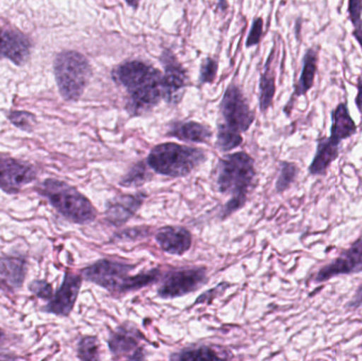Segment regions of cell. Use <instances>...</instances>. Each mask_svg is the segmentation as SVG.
<instances>
[{
    "instance_id": "cell-1",
    "label": "cell",
    "mask_w": 362,
    "mask_h": 361,
    "mask_svg": "<svg viewBox=\"0 0 362 361\" xmlns=\"http://www.w3.org/2000/svg\"><path fill=\"white\" fill-rule=\"evenodd\" d=\"M112 76L129 93L127 108L132 116L148 112L165 99L163 74L144 61L122 64L112 72Z\"/></svg>"
},
{
    "instance_id": "cell-33",
    "label": "cell",
    "mask_w": 362,
    "mask_h": 361,
    "mask_svg": "<svg viewBox=\"0 0 362 361\" xmlns=\"http://www.w3.org/2000/svg\"><path fill=\"white\" fill-rule=\"evenodd\" d=\"M262 34H263V19L257 18V20L253 23L250 32H249L248 40H247L246 44L247 47H252L259 44Z\"/></svg>"
},
{
    "instance_id": "cell-18",
    "label": "cell",
    "mask_w": 362,
    "mask_h": 361,
    "mask_svg": "<svg viewBox=\"0 0 362 361\" xmlns=\"http://www.w3.org/2000/svg\"><path fill=\"white\" fill-rule=\"evenodd\" d=\"M357 133V125L351 116L348 104L340 103L332 112V139L341 143L342 140L349 139Z\"/></svg>"
},
{
    "instance_id": "cell-27",
    "label": "cell",
    "mask_w": 362,
    "mask_h": 361,
    "mask_svg": "<svg viewBox=\"0 0 362 361\" xmlns=\"http://www.w3.org/2000/svg\"><path fill=\"white\" fill-rule=\"evenodd\" d=\"M242 143L243 137L240 134H236L229 129L218 126L216 146L219 150L229 152V150L238 148Z\"/></svg>"
},
{
    "instance_id": "cell-2",
    "label": "cell",
    "mask_w": 362,
    "mask_h": 361,
    "mask_svg": "<svg viewBox=\"0 0 362 361\" xmlns=\"http://www.w3.org/2000/svg\"><path fill=\"white\" fill-rule=\"evenodd\" d=\"M217 190L231 199L223 206L221 218H229L244 207L250 189L255 184V160L245 152L227 155L218 161L216 167Z\"/></svg>"
},
{
    "instance_id": "cell-24",
    "label": "cell",
    "mask_w": 362,
    "mask_h": 361,
    "mask_svg": "<svg viewBox=\"0 0 362 361\" xmlns=\"http://www.w3.org/2000/svg\"><path fill=\"white\" fill-rule=\"evenodd\" d=\"M274 93H276V78L274 74H270L269 68L265 69L259 83V107L262 112H266L274 102Z\"/></svg>"
},
{
    "instance_id": "cell-23",
    "label": "cell",
    "mask_w": 362,
    "mask_h": 361,
    "mask_svg": "<svg viewBox=\"0 0 362 361\" xmlns=\"http://www.w3.org/2000/svg\"><path fill=\"white\" fill-rule=\"evenodd\" d=\"M227 356L219 355L218 352L209 347L187 348L180 353L171 356V360H227Z\"/></svg>"
},
{
    "instance_id": "cell-3",
    "label": "cell",
    "mask_w": 362,
    "mask_h": 361,
    "mask_svg": "<svg viewBox=\"0 0 362 361\" xmlns=\"http://www.w3.org/2000/svg\"><path fill=\"white\" fill-rule=\"evenodd\" d=\"M136 265L102 259L83 271V278L90 283L105 288L110 294L125 295L152 285L161 279L160 269L131 276Z\"/></svg>"
},
{
    "instance_id": "cell-36",
    "label": "cell",
    "mask_w": 362,
    "mask_h": 361,
    "mask_svg": "<svg viewBox=\"0 0 362 361\" xmlns=\"http://www.w3.org/2000/svg\"><path fill=\"white\" fill-rule=\"evenodd\" d=\"M357 93L356 97H355V104H356L357 108H358L359 112L362 114V76L359 78L358 85H357Z\"/></svg>"
},
{
    "instance_id": "cell-34",
    "label": "cell",
    "mask_w": 362,
    "mask_h": 361,
    "mask_svg": "<svg viewBox=\"0 0 362 361\" xmlns=\"http://www.w3.org/2000/svg\"><path fill=\"white\" fill-rule=\"evenodd\" d=\"M146 235H148V228L141 227V228L127 229V230L123 231V232L117 233L115 237L118 241H122V239L129 241V239H142Z\"/></svg>"
},
{
    "instance_id": "cell-12",
    "label": "cell",
    "mask_w": 362,
    "mask_h": 361,
    "mask_svg": "<svg viewBox=\"0 0 362 361\" xmlns=\"http://www.w3.org/2000/svg\"><path fill=\"white\" fill-rule=\"evenodd\" d=\"M83 277L81 276L66 273L63 284L57 290V294L53 295L52 298L49 300L45 312L61 317L69 316L76 305Z\"/></svg>"
},
{
    "instance_id": "cell-16",
    "label": "cell",
    "mask_w": 362,
    "mask_h": 361,
    "mask_svg": "<svg viewBox=\"0 0 362 361\" xmlns=\"http://www.w3.org/2000/svg\"><path fill=\"white\" fill-rule=\"evenodd\" d=\"M155 237L161 249L173 256H182L192 246L191 232L185 227H163L157 231Z\"/></svg>"
},
{
    "instance_id": "cell-38",
    "label": "cell",
    "mask_w": 362,
    "mask_h": 361,
    "mask_svg": "<svg viewBox=\"0 0 362 361\" xmlns=\"http://www.w3.org/2000/svg\"><path fill=\"white\" fill-rule=\"evenodd\" d=\"M129 4V6H132L133 8H137L138 6H139L140 0H125Z\"/></svg>"
},
{
    "instance_id": "cell-21",
    "label": "cell",
    "mask_w": 362,
    "mask_h": 361,
    "mask_svg": "<svg viewBox=\"0 0 362 361\" xmlns=\"http://www.w3.org/2000/svg\"><path fill=\"white\" fill-rule=\"evenodd\" d=\"M318 50L315 48L308 49L303 57V65L299 81L295 86V97L305 95L314 87L315 78L318 69Z\"/></svg>"
},
{
    "instance_id": "cell-29",
    "label": "cell",
    "mask_w": 362,
    "mask_h": 361,
    "mask_svg": "<svg viewBox=\"0 0 362 361\" xmlns=\"http://www.w3.org/2000/svg\"><path fill=\"white\" fill-rule=\"evenodd\" d=\"M217 61L215 59H208L202 61V67H200V83H212L214 81L217 73Z\"/></svg>"
},
{
    "instance_id": "cell-15",
    "label": "cell",
    "mask_w": 362,
    "mask_h": 361,
    "mask_svg": "<svg viewBox=\"0 0 362 361\" xmlns=\"http://www.w3.org/2000/svg\"><path fill=\"white\" fill-rule=\"evenodd\" d=\"M163 63L165 68L163 74L165 100L169 103L176 104L180 100L181 90L185 87L187 74L182 66L170 51L163 52Z\"/></svg>"
},
{
    "instance_id": "cell-30",
    "label": "cell",
    "mask_w": 362,
    "mask_h": 361,
    "mask_svg": "<svg viewBox=\"0 0 362 361\" xmlns=\"http://www.w3.org/2000/svg\"><path fill=\"white\" fill-rule=\"evenodd\" d=\"M29 288L36 297L42 300H50L52 298V286L44 280H35L31 282Z\"/></svg>"
},
{
    "instance_id": "cell-7",
    "label": "cell",
    "mask_w": 362,
    "mask_h": 361,
    "mask_svg": "<svg viewBox=\"0 0 362 361\" xmlns=\"http://www.w3.org/2000/svg\"><path fill=\"white\" fill-rule=\"evenodd\" d=\"M221 110L223 123L218 124V126L234 133H245L255 121V114L250 110L248 102L245 99L242 91L234 85H230L226 90Z\"/></svg>"
},
{
    "instance_id": "cell-28",
    "label": "cell",
    "mask_w": 362,
    "mask_h": 361,
    "mask_svg": "<svg viewBox=\"0 0 362 361\" xmlns=\"http://www.w3.org/2000/svg\"><path fill=\"white\" fill-rule=\"evenodd\" d=\"M8 118L15 126L23 131H31L36 124L35 117L27 112H12Z\"/></svg>"
},
{
    "instance_id": "cell-19",
    "label": "cell",
    "mask_w": 362,
    "mask_h": 361,
    "mask_svg": "<svg viewBox=\"0 0 362 361\" xmlns=\"http://www.w3.org/2000/svg\"><path fill=\"white\" fill-rule=\"evenodd\" d=\"M27 273V261L21 256H4L0 259V276L13 288H21Z\"/></svg>"
},
{
    "instance_id": "cell-20",
    "label": "cell",
    "mask_w": 362,
    "mask_h": 361,
    "mask_svg": "<svg viewBox=\"0 0 362 361\" xmlns=\"http://www.w3.org/2000/svg\"><path fill=\"white\" fill-rule=\"evenodd\" d=\"M168 135L177 138L182 141L194 142V143H204L212 137V131L209 127L200 123L189 121V122H175L170 127Z\"/></svg>"
},
{
    "instance_id": "cell-13",
    "label": "cell",
    "mask_w": 362,
    "mask_h": 361,
    "mask_svg": "<svg viewBox=\"0 0 362 361\" xmlns=\"http://www.w3.org/2000/svg\"><path fill=\"white\" fill-rule=\"evenodd\" d=\"M28 38L18 30L0 23V59H8L16 65H23L30 57Z\"/></svg>"
},
{
    "instance_id": "cell-5",
    "label": "cell",
    "mask_w": 362,
    "mask_h": 361,
    "mask_svg": "<svg viewBox=\"0 0 362 361\" xmlns=\"http://www.w3.org/2000/svg\"><path fill=\"white\" fill-rule=\"evenodd\" d=\"M206 160V153L202 148L168 142L153 148L146 162L155 173L170 177H185Z\"/></svg>"
},
{
    "instance_id": "cell-40",
    "label": "cell",
    "mask_w": 362,
    "mask_h": 361,
    "mask_svg": "<svg viewBox=\"0 0 362 361\" xmlns=\"http://www.w3.org/2000/svg\"><path fill=\"white\" fill-rule=\"evenodd\" d=\"M0 292H1V281H0Z\"/></svg>"
},
{
    "instance_id": "cell-35",
    "label": "cell",
    "mask_w": 362,
    "mask_h": 361,
    "mask_svg": "<svg viewBox=\"0 0 362 361\" xmlns=\"http://www.w3.org/2000/svg\"><path fill=\"white\" fill-rule=\"evenodd\" d=\"M362 305V283L359 285L358 290H357L356 294L353 296V298L349 301L346 304V309H359Z\"/></svg>"
},
{
    "instance_id": "cell-22",
    "label": "cell",
    "mask_w": 362,
    "mask_h": 361,
    "mask_svg": "<svg viewBox=\"0 0 362 361\" xmlns=\"http://www.w3.org/2000/svg\"><path fill=\"white\" fill-rule=\"evenodd\" d=\"M152 179V174L144 162H137L129 170L120 180V186L124 188H138Z\"/></svg>"
},
{
    "instance_id": "cell-14",
    "label": "cell",
    "mask_w": 362,
    "mask_h": 361,
    "mask_svg": "<svg viewBox=\"0 0 362 361\" xmlns=\"http://www.w3.org/2000/svg\"><path fill=\"white\" fill-rule=\"evenodd\" d=\"M146 195L122 194L106 203L105 218L110 224L116 227L127 224L144 205Z\"/></svg>"
},
{
    "instance_id": "cell-25",
    "label": "cell",
    "mask_w": 362,
    "mask_h": 361,
    "mask_svg": "<svg viewBox=\"0 0 362 361\" xmlns=\"http://www.w3.org/2000/svg\"><path fill=\"white\" fill-rule=\"evenodd\" d=\"M299 167L296 163L283 161L280 163V174L276 182V192H285L297 178Z\"/></svg>"
},
{
    "instance_id": "cell-31",
    "label": "cell",
    "mask_w": 362,
    "mask_h": 361,
    "mask_svg": "<svg viewBox=\"0 0 362 361\" xmlns=\"http://www.w3.org/2000/svg\"><path fill=\"white\" fill-rule=\"evenodd\" d=\"M229 283H221L215 288L209 290V292H204L199 298L196 299L195 304H202V303L212 302L216 297L221 296V294L226 292L230 288Z\"/></svg>"
},
{
    "instance_id": "cell-4",
    "label": "cell",
    "mask_w": 362,
    "mask_h": 361,
    "mask_svg": "<svg viewBox=\"0 0 362 361\" xmlns=\"http://www.w3.org/2000/svg\"><path fill=\"white\" fill-rule=\"evenodd\" d=\"M38 193L74 224H90L97 218V210L91 201L67 182L53 178L46 179L38 187Z\"/></svg>"
},
{
    "instance_id": "cell-8",
    "label": "cell",
    "mask_w": 362,
    "mask_h": 361,
    "mask_svg": "<svg viewBox=\"0 0 362 361\" xmlns=\"http://www.w3.org/2000/svg\"><path fill=\"white\" fill-rule=\"evenodd\" d=\"M209 281L208 271L204 267L172 271L165 277V281L158 288L159 298L175 299L191 294L202 288Z\"/></svg>"
},
{
    "instance_id": "cell-9",
    "label": "cell",
    "mask_w": 362,
    "mask_h": 361,
    "mask_svg": "<svg viewBox=\"0 0 362 361\" xmlns=\"http://www.w3.org/2000/svg\"><path fill=\"white\" fill-rule=\"evenodd\" d=\"M144 334L133 324H123L110 334L108 348L115 360H146L142 341Z\"/></svg>"
},
{
    "instance_id": "cell-32",
    "label": "cell",
    "mask_w": 362,
    "mask_h": 361,
    "mask_svg": "<svg viewBox=\"0 0 362 361\" xmlns=\"http://www.w3.org/2000/svg\"><path fill=\"white\" fill-rule=\"evenodd\" d=\"M348 12L353 25L357 27L361 25L362 23V0H349Z\"/></svg>"
},
{
    "instance_id": "cell-11",
    "label": "cell",
    "mask_w": 362,
    "mask_h": 361,
    "mask_svg": "<svg viewBox=\"0 0 362 361\" xmlns=\"http://www.w3.org/2000/svg\"><path fill=\"white\" fill-rule=\"evenodd\" d=\"M36 179L31 165L11 157L0 156V189L8 194L18 193L23 187Z\"/></svg>"
},
{
    "instance_id": "cell-39",
    "label": "cell",
    "mask_w": 362,
    "mask_h": 361,
    "mask_svg": "<svg viewBox=\"0 0 362 361\" xmlns=\"http://www.w3.org/2000/svg\"><path fill=\"white\" fill-rule=\"evenodd\" d=\"M4 339H6V334H4V331L0 329V345L4 343Z\"/></svg>"
},
{
    "instance_id": "cell-10",
    "label": "cell",
    "mask_w": 362,
    "mask_h": 361,
    "mask_svg": "<svg viewBox=\"0 0 362 361\" xmlns=\"http://www.w3.org/2000/svg\"><path fill=\"white\" fill-rule=\"evenodd\" d=\"M362 271V237L342 251L337 258L325 265L315 276L316 283L329 281L339 276H350Z\"/></svg>"
},
{
    "instance_id": "cell-17",
    "label": "cell",
    "mask_w": 362,
    "mask_h": 361,
    "mask_svg": "<svg viewBox=\"0 0 362 361\" xmlns=\"http://www.w3.org/2000/svg\"><path fill=\"white\" fill-rule=\"evenodd\" d=\"M340 153V142L331 137L319 140L316 154L308 167L310 175H325L332 163L338 158Z\"/></svg>"
},
{
    "instance_id": "cell-6",
    "label": "cell",
    "mask_w": 362,
    "mask_h": 361,
    "mask_svg": "<svg viewBox=\"0 0 362 361\" xmlns=\"http://www.w3.org/2000/svg\"><path fill=\"white\" fill-rule=\"evenodd\" d=\"M54 71L64 99H80L91 76V67L86 57L74 51L59 53L55 59Z\"/></svg>"
},
{
    "instance_id": "cell-26",
    "label": "cell",
    "mask_w": 362,
    "mask_h": 361,
    "mask_svg": "<svg viewBox=\"0 0 362 361\" xmlns=\"http://www.w3.org/2000/svg\"><path fill=\"white\" fill-rule=\"evenodd\" d=\"M78 357L81 360H100L99 339L95 336H87L81 339L78 345Z\"/></svg>"
},
{
    "instance_id": "cell-37",
    "label": "cell",
    "mask_w": 362,
    "mask_h": 361,
    "mask_svg": "<svg viewBox=\"0 0 362 361\" xmlns=\"http://www.w3.org/2000/svg\"><path fill=\"white\" fill-rule=\"evenodd\" d=\"M353 36H354L355 40L358 42L359 46H361L362 50V23L361 25H357V27H354V30H353Z\"/></svg>"
}]
</instances>
